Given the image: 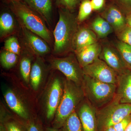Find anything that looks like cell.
<instances>
[{
	"instance_id": "cell-1",
	"label": "cell",
	"mask_w": 131,
	"mask_h": 131,
	"mask_svg": "<svg viewBox=\"0 0 131 131\" xmlns=\"http://www.w3.org/2000/svg\"><path fill=\"white\" fill-rule=\"evenodd\" d=\"M59 17L53 32L54 52L62 55L73 50V42L79 28L77 17L64 8L59 11Z\"/></svg>"
},
{
	"instance_id": "cell-2",
	"label": "cell",
	"mask_w": 131,
	"mask_h": 131,
	"mask_svg": "<svg viewBox=\"0 0 131 131\" xmlns=\"http://www.w3.org/2000/svg\"><path fill=\"white\" fill-rule=\"evenodd\" d=\"M85 96L82 86L70 80L64 81L63 94L53 122V127L61 128L68 117L75 111Z\"/></svg>"
},
{
	"instance_id": "cell-3",
	"label": "cell",
	"mask_w": 131,
	"mask_h": 131,
	"mask_svg": "<svg viewBox=\"0 0 131 131\" xmlns=\"http://www.w3.org/2000/svg\"><path fill=\"white\" fill-rule=\"evenodd\" d=\"M10 2L12 11L22 27L50 43L52 40L51 34L40 15L21 1L12 0Z\"/></svg>"
},
{
	"instance_id": "cell-4",
	"label": "cell",
	"mask_w": 131,
	"mask_h": 131,
	"mask_svg": "<svg viewBox=\"0 0 131 131\" xmlns=\"http://www.w3.org/2000/svg\"><path fill=\"white\" fill-rule=\"evenodd\" d=\"M82 88L85 96L95 107H103L116 95L117 85L100 82L84 75Z\"/></svg>"
},
{
	"instance_id": "cell-5",
	"label": "cell",
	"mask_w": 131,
	"mask_h": 131,
	"mask_svg": "<svg viewBox=\"0 0 131 131\" xmlns=\"http://www.w3.org/2000/svg\"><path fill=\"white\" fill-rule=\"evenodd\" d=\"M97 112L96 114L107 129L131 114V104L121 103L115 95L110 102Z\"/></svg>"
},
{
	"instance_id": "cell-6",
	"label": "cell",
	"mask_w": 131,
	"mask_h": 131,
	"mask_svg": "<svg viewBox=\"0 0 131 131\" xmlns=\"http://www.w3.org/2000/svg\"><path fill=\"white\" fill-rule=\"evenodd\" d=\"M51 67L59 70L65 75L67 79L82 86L84 78L82 68L76 57L73 56L61 58H54L50 61Z\"/></svg>"
},
{
	"instance_id": "cell-7",
	"label": "cell",
	"mask_w": 131,
	"mask_h": 131,
	"mask_svg": "<svg viewBox=\"0 0 131 131\" xmlns=\"http://www.w3.org/2000/svg\"><path fill=\"white\" fill-rule=\"evenodd\" d=\"M64 81L56 77L51 80L45 93L44 109L46 117L49 120L54 119L63 94Z\"/></svg>"
},
{
	"instance_id": "cell-8",
	"label": "cell",
	"mask_w": 131,
	"mask_h": 131,
	"mask_svg": "<svg viewBox=\"0 0 131 131\" xmlns=\"http://www.w3.org/2000/svg\"><path fill=\"white\" fill-rule=\"evenodd\" d=\"M84 74L100 82L117 85L118 75L100 58L83 68Z\"/></svg>"
},
{
	"instance_id": "cell-9",
	"label": "cell",
	"mask_w": 131,
	"mask_h": 131,
	"mask_svg": "<svg viewBox=\"0 0 131 131\" xmlns=\"http://www.w3.org/2000/svg\"><path fill=\"white\" fill-rule=\"evenodd\" d=\"M99 58L105 62L118 75L131 70L117 48L110 45L102 46Z\"/></svg>"
},
{
	"instance_id": "cell-10",
	"label": "cell",
	"mask_w": 131,
	"mask_h": 131,
	"mask_svg": "<svg viewBox=\"0 0 131 131\" xmlns=\"http://www.w3.org/2000/svg\"><path fill=\"white\" fill-rule=\"evenodd\" d=\"M5 101L9 108L19 117L24 119H28L30 112L26 103L22 97L15 90L7 88L4 91Z\"/></svg>"
},
{
	"instance_id": "cell-11",
	"label": "cell",
	"mask_w": 131,
	"mask_h": 131,
	"mask_svg": "<svg viewBox=\"0 0 131 131\" xmlns=\"http://www.w3.org/2000/svg\"><path fill=\"white\" fill-rule=\"evenodd\" d=\"M102 47L98 42L74 51L76 57L81 67L83 68L99 58Z\"/></svg>"
},
{
	"instance_id": "cell-12",
	"label": "cell",
	"mask_w": 131,
	"mask_h": 131,
	"mask_svg": "<svg viewBox=\"0 0 131 131\" xmlns=\"http://www.w3.org/2000/svg\"><path fill=\"white\" fill-rule=\"evenodd\" d=\"M96 112L95 107L88 102L82 103L77 114L83 131H95Z\"/></svg>"
},
{
	"instance_id": "cell-13",
	"label": "cell",
	"mask_w": 131,
	"mask_h": 131,
	"mask_svg": "<svg viewBox=\"0 0 131 131\" xmlns=\"http://www.w3.org/2000/svg\"><path fill=\"white\" fill-rule=\"evenodd\" d=\"M22 31L26 43L34 54L42 56L50 51V49L47 42L42 38L24 27Z\"/></svg>"
},
{
	"instance_id": "cell-14",
	"label": "cell",
	"mask_w": 131,
	"mask_h": 131,
	"mask_svg": "<svg viewBox=\"0 0 131 131\" xmlns=\"http://www.w3.org/2000/svg\"><path fill=\"white\" fill-rule=\"evenodd\" d=\"M101 16L112 26L116 34L127 25L125 15L122 11L115 6L108 7L103 12Z\"/></svg>"
},
{
	"instance_id": "cell-15",
	"label": "cell",
	"mask_w": 131,
	"mask_h": 131,
	"mask_svg": "<svg viewBox=\"0 0 131 131\" xmlns=\"http://www.w3.org/2000/svg\"><path fill=\"white\" fill-rule=\"evenodd\" d=\"M116 95L122 103L131 104V70L118 77Z\"/></svg>"
},
{
	"instance_id": "cell-16",
	"label": "cell",
	"mask_w": 131,
	"mask_h": 131,
	"mask_svg": "<svg viewBox=\"0 0 131 131\" xmlns=\"http://www.w3.org/2000/svg\"><path fill=\"white\" fill-rule=\"evenodd\" d=\"M97 35L91 29L82 27L79 28L73 42L74 51L98 42Z\"/></svg>"
},
{
	"instance_id": "cell-17",
	"label": "cell",
	"mask_w": 131,
	"mask_h": 131,
	"mask_svg": "<svg viewBox=\"0 0 131 131\" xmlns=\"http://www.w3.org/2000/svg\"><path fill=\"white\" fill-rule=\"evenodd\" d=\"M25 3L46 20L50 22L52 12V0H23Z\"/></svg>"
},
{
	"instance_id": "cell-18",
	"label": "cell",
	"mask_w": 131,
	"mask_h": 131,
	"mask_svg": "<svg viewBox=\"0 0 131 131\" xmlns=\"http://www.w3.org/2000/svg\"><path fill=\"white\" fill-rule=\"evenodd\" d=\"M46 73V68L42 59L38 57L32 66L30 82L33 90L37 91L42 84Z\"/></svg>"
},
{
	"instance_id": "cell-19",
	"label": "cell",
	"mask_w": 131,
	"mask_h": 131,
	"mask_svg": "<svg viewBox=\"0 0 131 131\" xmlns=\"http://www.w3.org/2000/svg\"><path fill=\"white\" fill-rule=\"evenodd\" d=\"M91 30L100 38H103L113 32L112 26L101 16H98L91 24Z\"/></svg>"
},
{
	"instance_id": "cell-20",
	"label": "cell",
	"mask_w": 131,
	"mask_h": 131,
	"mask_svg": "<svg viewBox=\"0 0 131 131\" xmlns=\"http://www.w3.org/2000/svg\"><path fill=\"white\" fill-rule=\"evenodd\" d=\"M14 20L12 14L8 12H4L0 16V32L2 36H5L13 30Z\"/></svg>"
},
{
	"instance_id": "cell-21",
	"label": "cell",
	"mask_w": 131,
	"mask_h": 131,
	"mask_svg": "<svg viewBox=\"0 0 131 131\" xmlns=\"http://www.w3.org/2000/svg\"><path fill=\"white\" fill-rule=\"evenodd\" d=\"M61 128V131H83L80 118L75 111L68 117Z\"/></svg>"
},
{
	"instance_id": "cell-22",
	"label": "cell",
	"mask_w": 131,
	"mask_h": 131,
	"mask_svg": "<svg viewBox=\"0 0 131 131\" xmlns=\"http://www.w3.org/2000/svg\"><path fill=\"white\" fill-rule=\"evenodd\" d=\"M31 59L30 57L25 56L21 59L20 70L22 78L26 83L30 82V75L31 70Z\"/></svg>"
},
{
	"instance_id": "cell-23",
	"label": "cell",
	"mask_w": 131,
	"mask_h": 131,
	"mask_svg": "<svg viewBox=\"0 0 131 131\" xmlns=\"http://www.w3.org/2000/svg\"><path fill=\"white\" fill-rule=\"evenodd\" d=\"M18 55L13 52L5 50L1 53V64L3 68L9 69L13 68L18 61Z\"/></svg>"
},
{
	"instance_id": "cell-24",
	"label": "cell",
	"mask_w": 131,
	"mask_h": 131,
	"mask_svg": "<svg viewBox=\"0 0 131 131\" xmlns=\"http://www.w3.org/2000/svg\"><path fill=\"white\" fill-rule=\"evenodd\" d=\"M115 47L119 51L124 61L131 69V46L119 40L116 43Z\"/></svg>"
},
{
	"instance_id": "cell-25",
	"label": "cell",
	"mask_w": 131,
	"mask_h": 131,
	"mask_svg": "<svg viewBox=\"0 0 131 131\" xmlns=\"http://www.w3.org/2000/svg\"><path fill=\"white\" fill-rule=\"evenodd\" d=\"M90 0H83L79 8V12L77 17L78 22H82L88 17L93 11Z\"/></svg>"
},
{
	"instance_id": "cell-26",
	"label": "cell",
	"mask_w": 131,
	"mask_h": 131,
	"mask_svg": "<svg viewBox=\"0 0 131 131\" xmlns=\"http://www.w3.org/2000/svg\"><path fill=\"white\" fill-rule=\"evenodd\" d=\"M4 47L5 50L11 52L17 55L20 53V46L17 39L13 36L8 38L5 41Z\"/></svg>"
},
{
	"instance_id": "cell-27",
	"label": "cell",
	"mask_w": 131,
	"mask_h": 131,
	"mask_svg": "<svg viewBox=\"0 0 131 131\" xmlns=\"http://www.w3.org/2000/svg\"><path fill=\"white\" fill-rule=\"evenodd\" d=\"M119 40L131 46V27L127 25L122 30L116 33Z\"/></svg>"
},
{
	"instance_id": "cell-28",
	"label": "cell",
	"mask_w": 131,
	"mask_h": 131,
	"mask_svg": "<svg viewBox=\"0 0 131 131\" xmlns=\"http://www.w3.org/2000/svg\"><path fill=\"white\" fill-rule=\"evenodd\" d=\"M80 0H56L57 2L63 8L72 12L76 8Z\"/></svg>"
},
{
	"instance_id": "cell-29",
	"label": "cell",
	"mask_w": 131,
	"mask_h": 131,
	"mask_svg": "<svg viewBox=\"0 0 131 131\" xmlns=\"http://www.w3.org/2000/svg\"><path fill=\"white\" fill-rule=\"evenodd\" d=\"M6 131H25L18 122L14 120H9L4 123Z\"/></svg>"
},
{
	"instance_id": "cell-30",
	"label": "cell",
	"mask_w": 131,
	"mask_h": 131,
	"mask_svg": "<svg viewBox=\"0 0 131 131\" xmlns=\"http://www.w3.org/2000/svg\"><path fill=\"white\" fill-rule=\"evenodd\" d=\"M131 120V114L114 126L115 131H125Z\"/></svg>"
},
{
	"instance_id": "cell-31",
	"label": "cell",
	"mask_w": 131,
	"mask_h": 131,
	"mask_svg": "<svg viewBox=\"0 0 131 131\" xmlns=\"http://www.w3.org/2000/svg\"><path fill=\"white\" fill-rule=\"evenodd\" d=\"M125 15L131 12V0H117Z\"/></svg>"
},
{
	"instance_id": "cell-32",
	"label": "cell",
	"mask_w": 131,
	"mask_h": 131,
	"mask_svg": "<svg viewBox=\"0 0 131 131\" xmlns=\"http://www.w3.org/2000/svg\"><path fill=\"white\" fill-rule=\"evenodd\" d=\"M27 131H43L41 125L35 121H30L27 126Z\"/></svg>"
},
{
	"instance_id": "cell-33",
	"label": "cell",
	"mask_w": 131,
	"mask_h": 131,
	"mask_svg": "<svg viewBox=\"0 0 131 131\" xmlns=\"http://www.w3.org/2000/svg\"><path fill=\"white\" fill-rule=\"evenodd\" d=\"M105 0H91V3L93 10H98L103 7Z\"/></svg>"
},
{
	"instance_id": "cell-34",
	"label": "cell",
	"mask_w": 131,
	"mask_h": 131,
	"mask_svg": "<svg viewBox=\"0 0 131 131\" xmlns=\"http://www.w3.org/2000/svg\"><path fill=\"white\" fill-rule=\"evenodd\" d=\"M127 25L131 27V12L125 15Z\"/></svg>"
},
{
	"instance_id": "cell-35",
	"label": "cell",
	"mask_w": 131,
	"mask_h": 131,
	"mask_svg": "<svg viewBox=\"0 0 131 131\" xmlns=\"http://www.w3.org/2000/svg\"><path fill=\"white\" fill-rule=\"evenodd\" d=\"M1 125H0V131H6L5 125L3 123L2 121H1Z\"/></svg>"
},
{
	"instance_id": "cell-36",
	"label": "cell",
	"mask_w": 131,
	"mask_h": 131,
	"mask_svg": "<svg viewBox=\"0 0 131 131\" xmlns=\"http://www.w3.org/2000/svg\"><path fill=\"white\" fill-rule=\"evenodd\" d=\"M46 131H61L58 129L54 127H48L46 129Z\"/></svg>"
},
{
	"instance_id": "cell-37",
	"label": "cell",
	"mask_w": 131,
	"mask_h": 131,
	"mask_svg": "<svg viewBox=\"0 0 131 131\" xmlns=\"http://www.w3.org/2000/svg\"><path fill=\"white\" fill-rule=\"evenodd\" d=\"M125 131H131V120Z\"/></svg>"
},
{
	"instance_id": "cell-38",
	"label": "cell",
	"mask_w": 131,
	"mask_h": 131,
	"mask_svg": "<svg viewBox=\"0 0 131 131\" xmlns=\"http://www.w3.org/2000/svg\"><path fill=\"white\" fill-rule=\"evenodd\" d=\"M106 131H115V130L114 128L112 126L107 128Z\"/></svg>"
},
{
	"instance_id": "cell-39",
	"label": "cell",
	"mask_w": 131,
	"mask_h": 131,
	"mask_svg": "<svg viewBox=\"0 0 131 131\" xmlns=\"http://www.w3.org/2000/svg\"><path fill=\"white\" fill-rule=\"evenodd\" d=\"M12 1V0H10V1ZM15 1H23V0H15Z\"/></svg>"
}]
</instances>
